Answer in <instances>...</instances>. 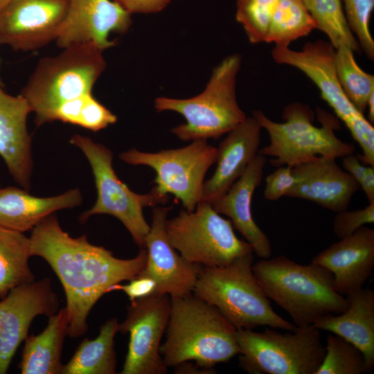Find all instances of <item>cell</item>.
I'll return each mask as SVG.
<instances>
[{"label": "cell", "instance_id": "cell-30", "mask_svg": "<svg viewBox=\"0 0 374 374\" xmlns=\"http://www.w3.org/2000/svg\"><path fill=\"white\" fill-rule=\"evenodd\" d=\"M316 23L335 49L346 46L354 52L360 46L347 22L341 0H302Z\"/></svg>", "mask_w": 374, "mask_h": 374}, {"label": "cell", "instance_id": "cell-39", "mask_svg": "<svg viewBox=\"0 0 374 374\" xmlns=\"http://www.w3.org/2000/svg\"><path fill=\"white\" fill-rule=\"evenodd\" d=\"M341 163L343 169L350 174L359 185L366 166L364 165L354 153L342 157Z\"/></svg>", "mask_w": 374, "mask_h": 374}, {"label": "cell", "instance_id": "cell-19", "mask_svg": "<svg viewBox=\"0 0 374 374\" xmlns=\"http://www.w3.org/2000/svg\"><path fill=\"white\" fill-rule=\"evenodd\" d=\"M312 262L332 273L339 294L348 295L362 288L374 267V229L362 226L321 251Z\"/></svg>", "mask_w": 374, "mask_h": 374}, {"label": "cell", "instance_id": "cell-12", "mask_svg": "<svg viewBox=\"0 0 374 374\" xmlns=\"http://www.w3.org/2000/svg\"><path fill=\"white\" fill-rule=\"evenodd\" d=\"M217 148L195 140L183 148L145 152L132 148L120 159L133 166H146L156 172L152 188L163 196L173 195L185 210L193 211L201 201L205 175L215 163Z\"/></svg>", "mask_w": 374, "mask_h": 374}, {"label": "cell", "instance_id": "cell-6", "mask_svg": "<svg viewBox=\"0 0 374 374\" xmlns=\"http://www.w3.org/2000/svg\"><path fill=\"white\" fill-rule=\"evenodd\" d=\"M241 60L238 53L225 57L213 69L204 90L197 96L186 99L161 96L154 100L157 112L172 111L184 117L186 123L172 130L179 139H217L246 119L236 98Z\"/></svg>", "mask_w": 374, "mask_h": 374}, {"label": "cell", "instance_id": "cell-42", "mask_svg": "<svg viewBox=\"0 0 374 374\" xmlns=\"http://www.w3.org/2000/svg\"><path fill=\"white\" fill-rule=\"evenodd\" d=\"M13 0H0V12L3 11Z\"/></svg>", "mask_w": 374, "mask_h": 374}, {"label": "cell", "instance_id": "cell-21", "mask_svg": "<svg viewBox=\"0 0 374 374\" xmlns=\"http://www.w3.org/2000/svg\"><path fill=\"white\" fill-rule=\"evenodd\" d=\"M262 127L256 119H246L227 133L217 150L216 168L204 181L201 201L212 204L225 194L258 154Z\"/></svg>", "mask_w": 374, "mask_h": 374}, {"label": "cell", "instance_id": "cell-8", "mask_svg": "<svg viewBox=\"0 0 374 374\" xmlns=\"http://www.w3.org/2000/svg\"><path fill=\"white\" fill-rule=\"evenodd\" d=\"M239 364L251 374H315L325 354L319 330L313 325L280 333L265 327L236 330Z\"/></svg>", "mask_w": 374, "mask_h": 374}, {"label": "cell", "instance_id": "cell-27", "mask_svg": "<svg viewBox=\"0 0 374 374\" xmlns=\"http://www.w3.org/2000/svg\"><path fill=\"white\" fill-rule=\"evenodd\" d=\"M30 256V238L0 226V299L15 287L35 281L28 265Z\"/></svg>", "mask_w": 374, "mask_h": 374}, {"label": "cell", "instance_id": "cell-41", "mask_svg": "<svg viewBox=\"0 0 374 374\" xmlns=\"http://www.w3.org/2000/svg\"><path fill=\"white\" fill-rule=\"evenodd\" d=\"M368 121L371 123L374 122V93H372L367 103Z\"/></svg>", "mask_w": 374, "mask_h": 374}, {"label": "cell", "instance_id": "cell-18", "mask_svg": "<svg viewBox=\"0 0 374 374\" xmlns=\"http://www.w3.org/2000/svg\"><path fill=\"white\" fill-rule=\"evenodd\" d=\"M296 181L286 197L303 199L338 213L346 210L360 188L336 159L319 157L292 167Z\"/></svg>", "mask_w": 374, "mask_h": 374}, {"label": "cell", "instance_id": "cell-4", "mask_svg": "<svg viewBox=\"0 0 374 374\" xmlns=\"http://www.w3.org/2000/svg\"><path fill=\"white\" fill-rule=\"evenodd\" d=\"M253 253L220 267H202L193 293L217 308L236 330L259 326L293 331L296 326L276 314L255 277Z\"/></svg>", "mask_w": 374, "mask_h": 374}, {"label": "cell", "instance_id": "cell-28", "mask_svg": "<svg viewBox=\"0 0 374 374\" xmlns=\"http://www.w3.org/2000/svg\"><path fill=\"white\" fill-rule=\"evenodd\" d=\"M317 29L316 23L302 0H280L272 15L266 43L290 46Z\"/></svg>", "mask_w": 374, "mask_h": 374}, {"label": "cell", "instance_id": "cell-43", "mask_svg": "<svg viewBox=\"0 0 374 374\" xmlns=\"http://www.w3.org/2000/svg\"><path fill=\"white\" fill-rule=\"evenodd\" d=\"M0 63H1V60H0ZM0 86L2 87L3 86V82L0 78Z\"/></svg>", "mask_w": 374, "mask_h": 374}, {"label": "cell", "instance_id": "cell-24", "mask_svg": "<svg viewBox=\"0 0 374 374\" xmlns=\"http://www.w3.org/2000/svg\"><path fill=\"white\" fill-rule=\"evenodd\" d=\"M82 200L78 188L48 197L33 196L14 186L0 188V226L22 233L33 230L54 212L79 206Z\"/></svg>", "mask_w": 374, "mask_h": 374}, {"label": "cell", "instance_id": "cell-31", "mask_svg": "<svg viewBox=\"0 0 374 374\" xmlns=\"http://www.w3.org/2000/svg\"><path fill=\"white\" fill-rule=\"evenodd\" d=\"M334 64L337 77L346 95L362 114L374 93V76L363 71L357 64L354 51L348 47L335 49Z\"/></svg>", "mask_w": 374, "mask_h": 374}, {"label": "cell", "instance_id": "cell-32", "mask_svg": "<svg viewBox=\"0 0 374 374\" xmlns=\"http://www.w3.org/2000/svg\"><path fill=\"white\" fill-rule=\"evenodd\" d=\"M369 371L358 348L340 336L328 335L324 357L315 374H363Z\"/></svg>", "mask_w": 374, "mask_h": 374}, {"label": "cell", "instance_id": "cell-5", "mask_svg": "<svg viewBox=\"0 0 374 374\" xmlns=\"http://www.w3.org/2000/svg\"><path fill=\"white\" fill-rule=\"evenodd\" d=\"M252 116L269 136V143L258 153L272 157L270 163L274 166L294 167L319 157L342 158L355 151L353 144L336 136L338 122L322 109L317 110L320 127L313 124L314 116L310 107L301 103L284 108L283 123L271 120L260 110H254Z\"/></svg>", "mask_w": 374, "mask_h": 374}, {"label": "cell", "instance_id": "cell-33", "mask_svg": "<svg viewBox=\"0 0 374 374\" xmlns=\"http://www.w3.org/2000/svg\"><path fill=\"white\" fill-rule=\"evenodd\" d=\"M280 0H238L235 19L252 44L265 42L269 26Z\"/></svg>", "mask_w": 374, "mask_h": 374}, {"label": "cell", "instance_id": "cell-2", "mask_svg": "<svg viewBox=\"0 0 374 374\" xmlns=\"http://www.w3.org/2000/svg\"><path fill=\"white\" fill-rule=\"evenodd\" d=\"M166 329L160 354L167 367L193 361L211 371L240 354L236 329L217 308L193 292L171 298Z\"/></svg>", "mask_w": 374, "mask_h": 374}, {"label": "cell", "instance_id": "cell-34", "mask_svg": "<svg viewBox=\"0 0 374 374\" xmlns=\"http://www.w3.org/2000/svg\"><path fill=\"white\" fill-rule=\"evenodd\" d=\"M343 3L347 22L360 48L369 59L373 60L374 40L370 32L369 21L374 0H343Z\"/></svg>", "mask_w": 374, "mask_h": 374}, {"label": "cell", "instance_id": "cell-38", "mask_svg": "<svg viewBox=\"0 0 374 374\" xmlns=\"http://www.w3.org/2000/svg\"><path fill=\"white\" fill-rule=\"evenodd\" d=\"M131 15L156 13L163 10L171 0H113Z\"/></svg>", "mask_w": 374, "mask_h": 374}, {"label": "cell", "instance_id": "cell-14", "mask_svg": "<svg viewBox=\"0 0 374 374\" xmlns=\"http://www.w3.org/2000/svg\"><path fill=\"white\" fill-rule=\"evenodd\" d=\"M60 301L51 279L44 278L13 288L0 301V374L7 373L33 320L57 312Z\"/></svg>", "mask_w": 374, "mask_h": 374}, {"label": "cell", "instance_id": "cell-20", "mask_svg": "<svg viewBox=\"0 0 374 374\" xmlns=\"http://www.w3.org/2000/svg\"><path fill=\"white\" fill-rule=\"evenodd\" d=\"M266 162V157L258 153L227 192L211 204L217 213L230 219L233 226L251 246L253 253L262 259L271 257V245L267 235L253 218L251 199L261 184Z\"/></svg>", "mask_w": 374, "mask_h": 374}, {"label": "cell", "instance_id": "cell-25", "mask_svg": "<svg viewBox=\"0 0 374 374\" xmlns=\"http://www.w3.org/2000/svg\"><path fill=\"white\" fill-rule=\"evenodd\" d=\"M68 325V312L64 308L48 317L42 332L26 337L19 364L22 374H62L61 355Z\"/></svg>", "mask_w": 374, "mask_h": 374}, {"label": "cell", "instance_id": "cell-26", "mask_svg": "<svg viewBox=\"0 0 374 374\" xmlns=\"http://www.w3.org/2000/svg\"><path fill=\"white\" fill-rule=\"evenodd\" d=\"M119 323L116 318L106 321L93 339L85 338L62 374H114L116 370L114 337Z\"/></svg>", "mask_w": 374, "mask_h": 374}, {"label": "cell", "instance_id": "cell-17", "mask_svg": "<svg viewBox=\"0 0 374 374\" xmlns=\"http://www.w3.org/2000/svg\"><path fill=\"white\" fill-rule=\"evenodd\" d=\"M131 14L113 0H69L65 17L55 39L62 48L90 42L102 51L116 46L111 33L125 34Z\"/></svg>", "mask_w": 374, "mask_h": 374}, {"label": "cell", "instance_id": "cell-16", "mask_svg": "<svg viewBox=\"0 0 374 374\" xmlns=\"http://www.w3.org/2000/svg\"><path fill=\"white\" fill-rule=\"evenodd\" d=\"M171 206H154L145 238L147 262L140 275L152 278L156 293L171 298L192 293L202 266L186 261L170 244L167 235V217Z\"/></svg>", "mask_w": 374, "mask_h": 374}, {"label": "cell", "instance_id": "cell-9", "mask_svg": "<svg viewBox=\"0 0 374 374\" xmlns=\"http://www.w3.org/2000/svg\"><path fill=\"white\" fill-rule=\"evenodd\" d=\"M335 48L328 42L305 44L300 51L289 46L275 45L271 51L278 64L290 65L302 71L319 89L321 98L333 109L359 144L362 154H357L366 166H374V127L348 99L336 75Z\"/></svg>", "mask_w": 374, "mask_h": 374}, {"label": "cell", "instance_id": "cell-35", "mask_svg": "<svg viewBox=\"0 0 374 374\" xmlns=\"http://www.w3.org/2000/svg\"><path fill=\"white\" fill-rule=\"evenodd\" d=\"M374 222V202L361 209L344 210L336 213L332 222V231L341 239L350 235L359 228Z\"/></svg>", "mask_w": 374, "mask_h": 374}, {"label": "cell", "instance_id": "cell-13", "mask_svg": "<svg viewBox=\"0 0 374 374\" xmlns=\"http://www.w3.org/2000/svg\"><path fill=\"white\" fill-rule=\"evenodd\" d=\"M171 298L154 293L131 301L118 332L129 333L128 350L121 374H165L160 354L161 340L167 328Z\"/></svg>", "mask_w": 374, "mask_h": 374}, {"label": "cell", "instance_id": "cell-15", "mask_svg": "<svg viewBox=\"0 0 374 374\" xmlns=\"http://www.w3.org/2000/svg\"><path fill=\"white\" fill-rule=\"evenodd\" d=\"M69 0H13L0 12V44L29 51L55 40Z\"/></svg>", "mask_w": 374, "mask_h": 374}, {"label": "cell", "instance_id": "cell-37", "mask_svg": "<svg viewBox=\"0 0 374 374\" xmlns=\"http://www.w3.org/2000/svg\"><path fill=\"white\" fill-rule=\"evenodd\" d=\"M129 281L125 285L119 283L114 285L110 288V292L122 290L127 294L130 301L156 293L157 283L150 277L139 274Z\"/></svg>", "mask_w": 374, "mask_h": 374}, {"label": "cell", "instance_id": "cell-29", "mask_svg": "<svg viewBox=\"0 0 374 374\" xmlns=\"http://www.w3.org/2000/svg\"><path fill=\"white\" fill-rule=\"evenodd\" d=\"M55 121L98 132L115 123L117 117L89 93L57 106L46 116L44 123Z\"/></svg>", "mask_w": 374, "mask_h": 374}, {"label": "cell", "instance_id": "cell-23", "mask_svg": "<svg viewBox=\"0 0 374 374\" xmlns=\"http://www.w3.org/2000/svg\"><path fill=\"white\" fill-rule=\"evenodd\" d=\"M346 299L348 306L344 312L322 316L312 325L358 348L371 371L374 366V292L362 287L346 295Z\"/></svg>", "mask_w": 374, "mask_h": 374}, {"label": "cell", "instance_id": "cell-36", "mask_svg": "<svg viewBox=\"0 0 374 374\" xmlns=\"http://www.w3.org/2000/svg\"><path fill=\"white\" fill-rule=\"evenodd\" d=\"M296 179L292 167L278 166L265 179L264 197L267 200L276 201L287 196L294 186Z\"/></svg>", "mask_w": 374, "mask_h": 374}, {"label": "cell", "instance_id": "cell-11", "mask_svg": "<svg viewBox=\"0 0 374 374\" xmlns=\"http://www.w3.org/2000/svg\"><path fill=\"white\" fill-rule=\"evenodd\" d=\"M166 231L170 244L186 261L204 267L226 265L253 253L251 246L236 236L231 222L206 202L168 220Z\"/></svg>", "mask_w": 374, "mask_h": 374}, {"label": "cell", "instance_id": "cell-10", "mask_svg": "<svg viewBox=\"0 0 374 374\" xmlns=\"http://www.w3.org/2000/svg\"><path fill=\"white\" fill-rule=\"evenodd\" d=\"M70 143L80 148L87 158L97 190L95 204L81 214L80 222H85L89 217L99 214L115 217L128 230L140 249L145 248L150 226L144 217L143 208L166 204L169 195H161L153 188L143 195L132 191L116 175L109 149L79 134L73 135Z\"/></svg>", "mask_w": 374, "mask_h": 374}, {"label": "cell", "instance_id": "cell-1", "mask_svg": "<svg viewBox=\"0 0 374 374\" xmlns=\"http://www.w3.org/2000/svg\"><path fill=\"white\" fill-rule=\"evenodd\" d=\"M31 256L44 259L59 278L66 299L67 335L78 338L87 331L89 312L110 288L139 275L147 262L145 248L131 259H121L103 247L64 231L54 215L32 230Z\"/></svg>", "mask_w": 374, "mask_h": 374}, {"label": "cell", "instance_id": "cell-7", "mask_svg": "<svg viewBox=\"0 0 374 374\" xmlns=\"http://www.w3.org/2000/svg\"><path fill=\"white\" fill-rule=\"evenodd\" d=\"M106 64L103 51L90 42L41 58L20 92L35 114V124H44L46 116L62 103L92 93Z\"/></svg>", "mask_w": 374, "mask_h": 374}, {"label": "cell", "instance_id": "cell-22", "mask_svg": "<svg viewBox=\"0 0 374 374\" xmlns=\"http://www.w3.org/2000/svg\"><path fill=\"white\" fill-rule=\"evenodd\" d=\"M0 86V156L16 183L28 191L33 170L31 137L26 125L32 110L20 94L14 96Z\"/></svg>", "mask_w": 374, "mask_h": 374}, {"label": "cell", "instance_id": "cell-40", "mask_svg": "<svg viewBox=\"0 0 374 374\" xmlns=\"http://www.w3.org/2000/svg\"><path fill=\"white\" fill-rule=\"evenodd\" d=\"M359 187L363 190L368 203L374 202V166H366Z\"/></svg>", "mask_w": 374, "mask_h": 374}, {"label": "cell", "instance_id": "cell-3", "mask_svg": "<svg viewBox=\"0 0 374 374\" xmlns=\"http://www.w3.org/2000/svg\"><path fill=\"white\" fill-rule=\"evenodd\" d=\"M252 269L265 295L283 308L296 327L344 312L346 297L337 292L332 273L311 262L301 265L280 255L262 259Z\"/></svg>", "mask_w": 374, "mask_h": 374}]
</instances>
